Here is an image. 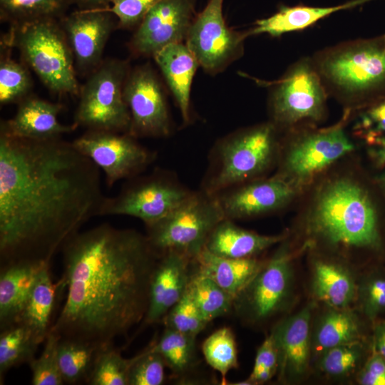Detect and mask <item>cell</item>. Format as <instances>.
Here are the masks:
<instances>
[{"label": "cell", "mask_w": 385, "mask_h": 385, "mask_svg": "<svg viewBox=\"0 0 385 385\" xmlns=\"http://www.w3.org/2000/svg\"><path fill=\"white\" fill-rule=\"evenodd\" d=\"M284 240L234 299L232 309L242 320L254 324L266 321L281 311L289 299L293 255Z\"/></svg>", "instance_id": "obj_12"}, {"label": "cell", "mask_w": 385, "mask_h": 385, "mask_svg": "<svg viewBox=\"0 0 385 385\" xmlns=\"http://www.w3.org/2000/svg\"><path fill=\"white\" fill-rule=\"evenodd\" d=\"M225 219L216 195L192 192L161 220L147 225V238L160 255L178 251L194 260L204 249L212 231Z\"/></svg>", "instance_id": "obj_9"}, {"label": "cell", "mask_w": 385, "mask_h": 385, "mask_svg": "<svg viewBox=\"0 0 385 385\" xmlns=\"http://www.w3.org/2000/svg\"><path fill=\"white\" fill-rule=\"evenodd\" d=\"M304 215L307 233L330 247L379 250V214L368 189L351 175L318 185Z\"/></svg>", "instance_id": "obj_3"}, {"label": "cell", "mask_w": 385, "mask_h": 385, "mask_svg": "<svg viewBox=\"0 0 385 385\" xmlns=\"http://www.w3.org/2000/svg\"><path fill=\"white\" fill-rule=\"evenodd\" d=\"M54 299L55 287L49 272V263H46L36 276L18 322L29 327L42 342H44L50 329L49 323Z\"/></svg>", "instance_id": "obj_28"}, {"label": "cell", "mask_w": 385, "mask_h": 385, "mask_svg": "<svg viewBox=\"0 0 385 385\" xmlns=\"http://www.w3.org/2000/svg\"><path fill=\"white\" fill-rule=\"evenodd\" d=\"M374 0H350L333 6H309L302 4L287 6L282 5L273 15L255 23L250 35L268 34L272 36L298 31L308 28L332 14L362 5Z\"/></svg>", "instance_id": "obj_25"}, {"label": "cell", "mask_w": 385, "mask_h": 385, "mask_svg": "<svg viewBox=\"0 0 385 385\" xmlns=\"http://www.w3.org/2000/svg\"><path fill=\"white\" fill-rule=\"evenodd\" d=\"M196 0H160L137 27L130 46L135 54L153 56L165 46L185 41L196 16Z\"/></svg>", "instance_id": "obj_16"}, {"label": "cell", "mask_w": 385, "mask_h": 385, "mask_svg": "<svg viewBox=\"0 0 385 385\" xmlns=\"http://www.w3.org/2000/svg\"><path fill=\"white\" fill-rule=\"evenodd\" d=\"M72 143L103 171L109 188L138 176L155 159V153L126 133L88 130Z\"/></svg>", "instance_id": "obj_13"}, {"label": "cell", "mask_w": 385, "mask_h": 385, "mask_svg": "<svg viewBox=\"0 0 385 385\" xmlns=\"http://www.w3.org/2000/svg\"><path fill=\"white\" fill-rule=\"evenodd\" d=\"M106 196L99 168L72 142L0 133L1 266L50 262Z\"/></svg>", "instance_id": "obj_1"}, {"label": "cell", "mask_w": 385, "mask_h": 385, "mask_svg": "<svg viewBox=\"0 0 385 385\" xmlns=\"http://www.w3.org/2000/svg\"><path fill=\"white\" fill-rule=\"evenodd\" d=\"M361 338V325L356 315L348 308H331L317 324L314 344L322 353L334 346L360 341Z\"/></svg>", "instance_id": "obj_29"}, {"label": "cell", "mask_w": 385, "mask_h": 385, "mask_svg": "<svg viewBox=\"0 0 385 385\" xmlns=\"http://www.w3.org/2000/svg\"><path fill=\"white\" fill-rule=\"evenodd\" d=\"M374 351L385 359V320L379 321L374 325Z\"/></svg>", "instance_id": "obj_47"}, {"label": "cell", "mask_w": 385, "mask_h": 385, "mask_svg": "<svg viewBox=\"0 0 385 385\" xmlns=\"http://www.w3.org/2000/svg\"><path fill=\"white\" fill-rule=\"evenodd\" d=\"M284 239V235H265L243 229L225 218L212 231L204 249L220 257L250 258Z\"/></svg>", "instance_id": "obj_24"}, {"label": "cell", "mask_w": 385, "mask_h": 385, "mask_svg": "<svg viewBox=\"0 0 385 385\" xmlns=\"http://www.w3.org/2000/svg\"><path fill=\"white\" fill-rule=\"evenodd\" d=\"M31 79L25 66L9 58L0 63V103H20L31 88Z\"/></svg>", "instance_id": "obj_37"}, {"label": "cell", "mask_w": 385, "mask_h": 385, "mask_svg": "<svg viewBox=\"0 0 385 385\" xmlns=\"http://www.w3.org/2000/svg\"><path fill=\"white\" fill-rule=\"evenodd\" d=\"M71 4V0H0L1 16L11 24L40 18L60 19Z\"/></svg>", "instance_id": "obj_34"}, {"label": "cell", "mask_w": 385, "mask_h": 385, "mask_svg": "<svg viewBox=\"0 0 385 385\" xmlns=\"http://www.w3.org/2000/svg\"><path fill=\"white\" fill-rule=\"evenodd\" d=\"M160 0H110V6L104 10L118 19L122 29L138 27L150 9Z\"/></svg>", "instance_id": "obj_45"}, {"label": "cell", "mask_w": 385, "mask_h": 385, "mask_svg": "<svg viewBox=\"0 0 385 385\" xmlns=\"http://www.w3.org/2000/svg\"><path fill=\"white\" fill-rule=\"evenodd\" d=\"M113 14L104 9L76 10L60 21L74 61L82 70L96 68L115 26Z\"/></svg>", "instance_id": "obj_18"}, {"label": "cell", "mask_w": 385, "mask_h": 385, "mask_svg": "<svg viewBox=\"0 0 385 385\" xmlns=\"http://www.w3.org/2000/svg\"><path fill=\"white\" fill-rule=\"evenodd\" d=\"M98 349L87 342L60 339L57 356L63 381L73 384L88 379Z\"/></svg>", "instance_id": "obj_32"}, {"label": "cell", "mask_w": 385, "mask_h": 385, "mask_svg": "<svg viewBox=\"0 0 385 385\" xmlns=\"http://www.w3.org/2000/svg\"><path fill=\"white\" fill-rule=\"evenodd\" d=\"M163 320L165 327L194 337H197L208 324L187 292Z\"/></svg>", "instance_id": "obj_41"}, {"label": "cell", "mask_w": 385, "mask_h": 385, "mask_svg": "<svg viewBox=\"0 0 385 385\" xmlns=\"http://www.w3.org/2000/svg\"><path fill=\"white\" fill-rule=\"evenodd\" d=\"M376 183L385 195V171L376 178Z\"/></svg>", "instance_id": "obj_50"}, {"label": "cell", "mask_w": 385, "mask_h": 385, "mask_svg": "<svg viewBox=\"0 0 385 385\" xmlns=\"http://www.w3.org/2000/svg\"><path fill=\"white\" fill-rule=\"evenodd\" d=\"M46 263L49 262L21 261L1 266L0 274L1 331L19 322L36 276Z\"/></svg>", "instance_id": "obj_22"}, {"label": "cell", "mask_w": 385, "mask_h": 385, "mask_svg": "<svg viewBox=\"0 0 385 385\" xmlns=\"http://www.w3.org/2000/svg\"><path fill=\"white\" fill-rule=\"evenodd\" d=\"M328 96L312 58L299 59L271 83L270 121L285 132L316 126L326 117Z\"/></svg>", "instance_id": "obj_8"}, {"label": "cell", "mask_w": 385, "mask_h": 385, "mask_svg": "<svg viewBox=\"0 0 385 385\" xmlns=\"http://www.w3.org/2000/svg\"><path fill=\"white\" fill-rule=\"evenodd\" d=\"M61 337L49 330L41 355L29 362L33 385H61L63 384L58 362V346Z\"/></svg>", "instance_id": "obj_39"}, {"label": "cell", "mask_w": 385, "mask_h": 385, "mask_svg": "<svg viewBox=\"0 0 385 385\" xmlns=\"http://www.w3.org/2000/svg\"><path fill=\"white\" fill-rule=\"evenodd\" d=\"M128 181L118 195L106 197L100 216H130L147 226L170 214L192 193L160 170Z\"/></svg>", "instance_id": "obj_11"}, {"label": "cell", "mask_w": 385, "mask_h": 385, "mask_svg": "<svg viewBox=\"0 0 385 385\" xmlns=\"http://www.w3.org/2000/svg\"><path fill=\"white\" fill-rule=\"evenodd\" d=\"M353 127L355 135L369 146L385 139V97L358 110Z\"/></svg>", "instance_id": "obj_42"}, {"label": "cell", "mask_w": 385, "mask_h": 385, "mask_svg": "<svg viewBox=\"0 0 385 385\" xmlns=\"http://www.w3.org/2000/svg\"><path fill=\"white\" fill-rule=\"evenodd\" d=\"M123 96L130 115L129 134L135 138L165 137L170 133V122L161 84L150 66L130 71Z\"/></svg>", "instance_id": "obj_15"}, {"label": "cell", "mask_w": 385, "mask_h": 385, "mask_svg": "<svg viewBox=\"0 0 385 385\" xmlns=\"http://www.w3.org/2000/svg\"><path fill=\"white\" fill-rule=\"evenodd\" d=\"M302 191L274 175L235 186L216 195L224 216L231 220L255 217L282 209Z\"/></svg>", "instance_id": "obj_17"}, {"label": "cell", "mask_w": 385, "mask_h": 385, "mask_svg": "<svg viewBox=\"0 0 385 385\" xmlns=\"http://www.w3.org/2000/svg\"><path fill=\"white\" fill-rule=\"evenodd\" d=\"M57 20L40 18L12 24L10 43L51 91L58 95H78L74 57Z\"/></svg>", "instance_id": "obj_6"}, {"label": "cell", "mask_w": 385, "mask_h": 385, "mask_svg": "<svg viewBox=\"0 0 385 385\" xmlns=\"http://www.w3.org/2000/svg\"><path fill=\"white\" fill-rule=\"evenodd\" d=\"M278 352L270 334L257 350L250 376L240 381L242 385L260 384L269 381L278 370Z\"/></svg>", "instance_id": "obj_44"}, {"label": "cell", "mask_w": 385, "mask_h": 385, "mask_svg": "<svg viewBox=\"0 0 385 385\" xmlns=\"http://www.w3.org/2000/svg\"><path fill=\"white\" fill-rule=\"evenodd\" d=\"M129 72L123 61L100 63L80 89L74 124L88 130L129 133L130 115L123 96Z\"/></svg>", "instance_id": "obj_10"}, {"label": "cell", "mask_w": 385, "mask_h": 385, "mask_svg": "<svg viewBox=\"0 0 385 385\" xmlns=\"http://www.w3.org/2000/svg\"><path fill=\"white\" fill-rule=\"evenodd\" d=\"M66 300L49 330L98 349L144 321L158 255L147 236L103 223L62 248Z\"/></svg>", "instance_id": "obj_2"}, {"label": "cell", "mask_w": 385, "mask_h": 385, "mask_svg": "<svg viewBox=\"0 0 385 385\" xmlns=\"http://www.w3.org/2000/svg\"><path fill=\"white\" fill-rule=\"evenodd\" d=\"M364 353L361 340L334 346L322 353L319 367L329 376L343 377L356 368Z\"/></svg>", "instance_id": "obj_38"}, {"label": "cell", "mask_w": 385, "mask_h": 385, "mask_svg": "<svg viewBox=\"0 0 385 385\" xmlns=\"http://www.w3.org/2000/svg\"><path fill=\"white\" fill-rule=\"evenodd\" d=\"M187 293L208 323L233 308L232 297L197 267L190 272Z\"/></svg>", "instance_id": "obj_30"}, {"label": "cell", "mask_w": 385, "mask_h": 385, "mask_svg": "<svg viewBox=\"0 0 385 385\" xmlns=\"http://www.w3.org/2000/svg\"><path fill=\"white\" fill-rule=\"evenodd\" d=\"M281 132L271 121L237 130L215 147L213 168L203 190L217 195L261 178L277 163Z\"/></svg>", "instance_id": "obj_5"}, {"label": "cell", "mask_w": 385, "mask_h": 385, "mask_svg": "<svg viewBox=\"0 0 385 385\" xmlns=\"http://www.w3.org/2000/svg\"><path fill=\"white\" fill-rule=\"evenodd\" d=\"M196 337L165 327L153 348L160 353L172 371L181 374L191 368L195 356Z\"/></svg>", "instance_id": "obj_33"}, {"label": "cell", "mask_w": 385, "mask_h": 385, "mask_svg": "<svg viewBox=\"0 0 385 385\" xmlns=\"http://www.w3.org/2000/svg\"><path fill=\"white\" fill-rule=\"evenodd\" d=\"M358 381L362 385H385V359L374 351L361 369Z\"/></svg>", "instance_id": "obj_46"}, {"label": "cell", "mask_w": 385, "mask_h": 385, "mask_svg": "<svg viewBox=\"0 0 385 385\" xmlns=\"http://www.w3.org/2000/svg\"><path fill=\"white\" fill-rule=\"evenodd\" d=\"M43 342L27 325L18 322L4 330L0 335V376L12 367L29 362L34 358L38 345Z\"/></svg>", "instance_id": "obj_31"}, {"label": "cell", "mask_w": 385, "mask_h": 385, "mask_svg": "<svg viewBox=\"0 0 385 385\" xmlns=\"http://www.w3.org/2000/svg\"><path fill=\"white\" fill-rule=\"evenodd\" d=\"M368 152L373 161L380 167H385V139L369 146Z\"/></svg>", "instance_id": "obj_48"}, {"label": "cell", "mask_w": 385, "mask_h": 385, "mask_svg": "<svg viewBox=\"0 0 385 385\" xmlns=\"http://www.w3.org/2000/svg\"><path fill=\"white\" fill-rule=\"evenodd\" d=\"M128 374V385H160L165 380L166 362L153 346L134 356Z\"/></svg>", "instance_id": "obj_40"}, {"label": "cell", "mask_w": 385, "mask_h": 385, "mask_svg": "<svg viewBox=\"0 0 385 385\" xmlns=\"http://www.w3.org/2000/svg\"><path fill=\"white\" fill-rule=\"evenodd\" d=\"M153 57L178 103L185 123L190 121V91L199 63L183 42L169 44Z\"/></svg>", "instance_id": "obj_23"}, {"label": "cell", "mask_w": 385, "mask_h": 385, "mask_svg": "<svg viewBox=\"0 0 385 385\" xmlns=\"http://www.w3.org/2000/svg\"><path fill=\"white\" fill-rule=\"evenodd\" d=\"M79 10L104 9L110 6V0H71Z\"/></svg>", "instance_id": "obj_49"}, {"label": "cell", "mask_w": 385, "mask_h": 385, "mask_svg": "<svg viewBox=\"0 0 385 385\" xmlns=\"http://www.w3.org/2000/svg\"><path fill=\"white\" fill-rule=\"evenodd\" d=\"M193 260L185 253L167 251L160 255L149 289L146 324L162 320L185 294Z\"/></svg>", "instance_id": "obj_19"}, {"label": "cell", "mask_w": 385, "mask_h": 385, "mask_svg": "<svg viewBox=\"0 0 385 385\" xmlns=\"http://www.w3.org/2000/svg\"><path fill=\"white\" fill-rule=\"evenodd\" d=\"M10 119L1 123L0 133L29 140L59 138L74 130L76 124L64 125L58 121L63 105L35 97H26Z\"/></svg>", "instance_id": "obj_21"}, {"label": "cell", "mask_w": 385, "mask_h": 385, "mask_svg": "<svg viewBox=\"0 0 385 385\" xmlns=\"http://www.w3.org/2000/svg\"><path fill=\"white\" fill-rule=\"evenodd\" d=\"M314 309L307 304L297 313L279 322L271 332L278 352V371L284 380L301 378L309 366L310 323Z\"/></svg>", "instance_id": "obj_20"}, {"label": "cell", "mask_w": 385, "mask_h": 385, "mask_svg": "<svg viewBox=\"0 0 385 385\" xmlns=\"http://www.w3.org/2000/svg\"><path fill=\"white\" fill-rule=\"evenodd\" d=\"M206 362L227 382L230 371L238 366L237 345L232 331L229 327H221L208 336L202 345Z\"/></svg>", "instance_id": "obj_35"}, {"label": "cell", "mask_w": 385, "mask_h": 385, "mask_svg": "<svg viewBox=\"0 0 385 385\" xmlns=\"http://www.w3.org/2000/svg\"><path fill=\"white\" fill-rule=\"evenodd\" d=\"M223 1L209 0L196 14L185 39L200 66L211 74L221 72L239 58L243 54L245 39L250 36L249 31H234L227 26Z\"/></svg>", "instance_id": "obj_14"}, {"label": "cell", "mask_w": 385, "mask_h": 385, "mask_svg": "<svg viewBox=\"0 0 385 385\" xmlns=\"http://www.w3.org/2000/svg\"><path fill=\"white\" fill-rule=\"evenodd\" d=\"M311 58L328 95L346 111L385 97V34L326 48Z\"/></svg>", "instance_id": "obj_4"}, {"label": "cell", "mask_w": 385, "mask_h": 385, "mask_svg": "<svg viewBox=\"0 0 385 385\" xmlns=\"http://www.w3.org/2000/svg\"><path fill=\"white\" fill-rule=\"evenodd\" d=\"M358 285L349 271L335 262H314L312 292L330 308L347 309L357 298Z\"/></svg>", "instance_id": "obj_27"}, {"label": "cell", "mask_w": 385, "mask_h": 385, "mask_svg": "<svg viewBox=\"0 0 385 385\" xmlns=\"http://www.w3.org/2000/svg\"><path fill=\"white\" fill-rule=\"evenodd\" d=\"M133 359H125L111 346L98 349L88 377L91 385H128Z\"/></svg>", "instance_id": "obj_36"}, {"label": "cell", "mask_w": 385, "mask_h": 385, "mask_svg": "<svg viewBox=\"0 0 385 385\" xmlns=\"http://www.w3.org/2000/svg\"><path fill=\"white\" fill-rule=\"evenodd\" d=\"M351 111L325 128L309 126L286 132L281 140L276 175L302 192L338 160L351 153L354 145L344 129Z\"/></svg>", "instance_id": "obj_7"}, {"label": "cell", "mask_w": 385, "mask_h": 385, "mask_svg": "<svg viewBox=\"0 0 385 385\" xmlns=\"http://www.w3.org/2000/svg\"><path fill=\"white\" fill-rule=\"evenodd\" d=\"M195 267L235 299L250 283L264 262L255 257L217 256L203 249L193 260Z\"/></svg>", "instance_id": "obj_26"}, {"label": "cell", "mask_w": 385, "mask_h": 385, "mask_svg": "<svg viewBox=\"0 0 385 385\" xmlns=\"http://www.w3.org/2000/svg\"><path fill=\"white\" fill-rule=\"evenodd\" d=\"M364 314L370 320L385 311V277L371 274L362 281L357 289Z\"/></svg>", "instance_id": "obj_43"}]
</instances>
